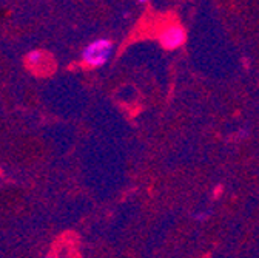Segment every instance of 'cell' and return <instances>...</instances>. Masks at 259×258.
Segmentation results:
<instances>
[{"instance_id": "6da1fadb", "label": "cell", "mask_w": 259, "mask_h": 258, "mask_svg": "<svg viewBox=\"0 0 259 258\" xmlns=\"http://www.w3.org/2000/svg\"><path fill=\"white\" fill-rule=\"evenodd\" d=\"M113 53V44L108 39H97L88 44L82 51V59L90 67H104Z\"/></svg>"}, {"instance_id": "7a4b0ae2", "label": "cell", "mask_w": 259, "mask_h": 258, "mask_svg": "<svg viewBox=\"0 0 259 258\" xmlns=\"http://www.w3.org/2000/svg\"><path fill=\"white\" fill-rule=\"evenodd\" d=\"M185 29L179 25H170L159 34V44L165 50H178L185 44Z\"/></svg>"}, {"instance_id": "3957f363", "label": "cell", "mask_w": 259, "mask_h": 258, "mask_svg": "<svg viewBox=\"0 0 259 258\" xmlns=\"http://www.w3.org/2000/svg\"><path fill=\"white\" fill-rule=\"evenodd\" d=\"M138 2H139V4H147L148 0H138Z\"/></svg>"}]
</instances>
